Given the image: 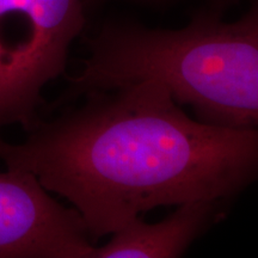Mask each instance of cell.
Listing matches in <instances>:
<instances>
[{
	"label": "cell",
	"instance_id": "cell-6",
	"mask_svg": "<svg viewBox=\"0 0 258 258\" xmlns=\"http://www.w3.org/2000/svg\"><path fill=\"white\" fill-rule=\"evenodd\" d=\"M89 3H91V4H96V3H99V2H103V0H88Z\"/></svg>",
	"mask_w": 258,
	"mask_h": 258
},
{
	"label": "cell",
	"instance_id": "cell-1",
	"mask_svg": "<svg viewBox=\"0 0 258 258\" xmlns=\"http://www.w3.org/2000/svg\"><path fill=\"white\" fill-rule=\"evenodd\" d=\"M83 97L22 143L0 139V160L66 199L93 241L153 208L226 205L258 182V131L194 120L159 80Z\"/></svg>",
	"mask_w": 258,
	"mask_h": 258
},
{
	"label": "cell",
	"instance_id": "cell-4",
	"mask_svg": "<svg viewBox=\"0 0 258 258\" xmlns=\"http://www.w3.org/2000/svg\"><path fill=\"white\" fill-rule=\"evenodd\" d=\"M95 245L73 207L27 171L0 172V258H91Z\"/></svg>",
	"mask_w": 258,
	"mask_h": 258
},
{
	"label": "cell",
	"instance_id": "cell-3",
	"mask_svg": "<svg viewBox=\"0 0 258 258\" xmlns=\"http://www.w3.org/2000/svg\"><path fill=\"white\" fill-rule=\"evenodd\" d=\"M84 24L82 0H0V133L40 118L42 90L64 72Z\"/></svg>",
	"mask_w": 258,
	"mask_h": 258
},
{
	"label": "cell",
	"instance_id": "cell-2",
	"mask_svg": "<svg viewBox=\"0 0 258 258\" xmlns=\"http://www.w3.org/2000/svg\"><path fill=\"white\" fill-rule=\"evenodd\" d=\"M148 78L165 84L199 121L258 131V0L235 22L203 10L177 30L106 23L55 104Z\"/></svg>",
	"mask_w": 258,
	"mask_h": 258
},
{
	"label": "cell",
	"instance_id": "cell-5",
	"mask_svg": "<svg viewBox=\"0 0 258 258\" xmlns=\"http://www.w3.org/2000/svg\"><path fill=\"white\" fill-rule=\"evenodd\" d=\"M224 206L218 201L182 203L175 213L157 224H146L137 218L111 234L105 245L95 246L91 258L179 257L221 214Z\"/></svg>",
	"mask_w": 258,
	"mask_h": 258
}]
</instances>
